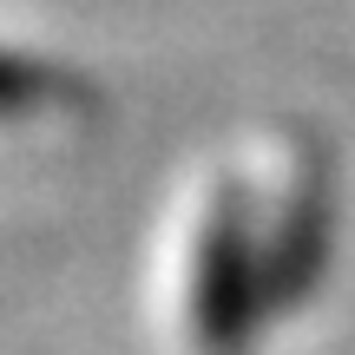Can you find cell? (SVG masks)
<instances>
[{"label":"cell","instance_id":"cell-1","mask_svg":"<svg viewBox=\"0 0 355 355\" xmlns=\"http://www.w3.org/2000/svg\"><path fill=\"white\" fill-rule=\"evenodd\" d=\"M26 92H33V86H26V73L0 60V99H26Z\"/></svg>","mask_w":355,"mask_h":355}]
</instances>
